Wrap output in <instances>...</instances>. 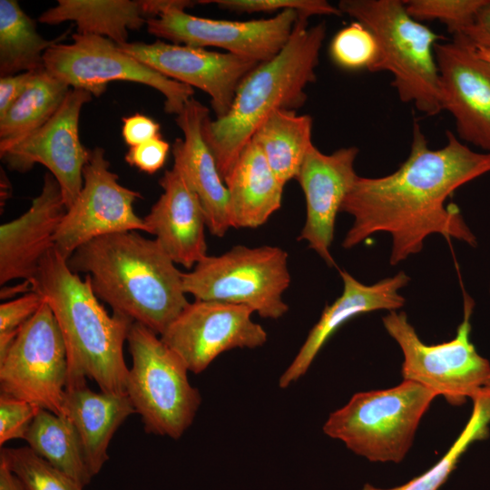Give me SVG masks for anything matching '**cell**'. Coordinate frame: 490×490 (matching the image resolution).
<instances>
[{
	"instance_id": "ac0fdd59",
	"label": "cell",
	"mask_w": 490,
	"mask_h": 490,
	"mask_svg": "<svg viewBox=\"0 0 490 490\" xmlns=\"http://www.w3.org/2000/svg\"><path fill=\"white\" fill-rule=\"evenodd\" d=\"M358 152L350 146L326 154L312 144L296 178L306 200V221L298 240L307 241L329 267L336 266L330 253L336 218L358 178Z\"/></svg>"
},
{
	"instance_id": "7a4b0ae2",
	"label": "cell",
	"mask_w": 490,
	"mask_h": 490,
	"mask_svg": "<svg viewBox=\"0 0 490 490\" xmlns=\"http://www.w3.org/2000/svg\"><path fill=\"white\" fill-rule=\"evenodd\" d=\"M85 273L98 299L162 335L188 305L182 272L156 240L137 231L103 235L83 244L67 260Z\"/></svg>"
},
{
	"instance_id": "f1b7e54d",
	"label": "cell",
	"mask_w": 490,
	"mask_h": 490,
	"mask_svg": "<svg viewBox=\"0 0 490 490\" xmlns=\"http://www.w3.org/2000/svg\"><path fill=\"white\" fill-rule=\"evenodd\" d=\"M67 33L44 39L36 30L35 21L15 0L0 1V75H15L44 67L45 52L61 43Z\"/></svg>"
},
{
	"instance_id": "3957f363",
	"label": "cell",
	"mask_w": 490,
	"mask_h": 490,
	"mask_svg": "<svg viewBox=\"0 0 490 490\" xmlns=\"http://www.w3.org/2000/svg\"><path fill=\"white\" fill-rule=\"evenodd\" d=\"M31 290L51 308L62 332L67 356L66 387L93 379L100 390L126 394L129 368L123 344L133 321L104 309L90 279L74 273L54 248L40 262Z\"/></svg>"
},
{
	"instance_id": "30bf717a",
	"label": "cell",
	"mask_w": 490,
	"mask_h": 490,
	"mask_svg": "<svg viewBox=\"0 0 490 490\" xmlns=\"http://www.w3.org/2000/svg\"><path fill=\"white\" fill-rule=\"evenodd\" d=\"M70 44L58 43L44 54V68L73 89L101 96L109 83L126 81L150 86L165 98L166 113L180 114L193 88L170 79L120 49L113 41L74 33Z\"/></svg>"
},
{
	"instance_id": "d6a6232c",
	"label": "cell",
	"mask_w": 490,
	"mask_h": 490,
	"mask_svg": "<svg viewBox=\"0 0 490 490\" xmlns=\"http://www.w3.org/2000/svg\"><path fill=\"white\" fill-rule=\"evenodd\" d=\"M488 0H407L409 15L416 21L438 20L453 35L472 23Z\"/></svg>"
},
{
	"instance_id": "8fae6325",
	"label": "cell",
	"mask_w": 490,
	"mask_h": 490,
	"mask_svg": "<svg viewBox=\"0 0 490 490\" xmlns=\"http://www.w3.org/2000/svg\"><path fill=\"white\" fill-rule=\"evenodd\" d=\"M67 356L54 315L44 300L0 358V391L66 416Z\"/></svg>"
},
{
	"instance_id": "d590c367",
	"label": "cell",
	"mask_w": 490,
	"mask_h": 490,
	"mask_svg": "<svg viewBox=\"0 0 490 490\" xmlns=\"http://www.w3.org/2000/svg\"><path fill=\"white\" fill-rule=\"evenodd\" d=\"M41 408L24 399L0 395V445L11 439H24Z\"/></svg>"
},
{
	"instance_id": "d4e9b609",
	"label": "cell",
	"mask_w": 490,
	"mask_h": 490,
	"mask_svg": "<svg viewBox=\"0 0 490 490\" xmlns=\"http://www.w3.org/2000/svg\"><path fill=\"white\" fill-rule=\"evenodd\" d=\"M42 24L56 25L71 21L76 33L103 36L118 45L128 43L129 30L146 24L140 1L58 0L38 17Z\"/></svg>"
},
{
	"instance_id": "74e56055",
	"label": "cell",
	"mask_w": 490,
	"mask_h": 490,
	"mask_svg": "<svg viewBox=\"0 0 490 490\" xmlns=\"http://www.w3.org/2000/svg\"><path fill=\"white\" fill-rule=\"evenodd\" d=\"M122 136L128 146L133 147L161 136L160 124L149 116L134 113L122 118Z\"/></svg>"
},
{
	"instance_id": "8d00e7d4",
	"label": "cell",
	"mask_w": 490,
	"mask_h": 490,
	"mask_svg": "<svg viewBox=\"0 0 490 490\" xmlns=\"http://www.w3.org/2000/svg\"><path fill=\"white\" fill-rule=\"evenodd\" d=\"M170 144L162 138V135L139 145L130 147L125 154V162L139 171L153 174L162 168L168 153Z\"/></svg>"
},
{
	"instance_id": "4dcf8cb0",
	"label": "cell",
	"mask_w": 490,
	"mask_h": 490,
	"mask_svg": "<svg viewBox=\"0 0 490 490\" xmlns=\"http://www.w3.org/2000/svg\"><path fill=\"white\" fill-rule=\"evenodd\" d=\"M3 459L24 490H83L70 476L54 467L29 446L2 448Z\"/></svg>"
},
{
	"instance_id": "8992f818",
	"label": "cell",
	"mask_w": 490,
	"mask_h": 490,
	"mask_svg": "<svg viewBox=\"0 0 490 490\" xmlns=\"http://www.w3.org/2000/svg\"><path fill=\"white\" fill-rule=\"evenodd\" d=\"M436 397L433 390L409 380L387 389L358 392L329 415L323 431L369 461L399 463Z\"/></svg>"
},
{
	"instance_id": "1f68e13d",
	"label": "cell",
	"mask_w": 490,
	"mask_h": 490,
	"mask_svg": "<svg viewBox=\"0 0 490 490\" xmlns=\"http://www.w3.org/2000/svg\"><path fill=\"white\" fill-rule=\"evenodd\" d=\"M329 54L333 62L343 69L369 71L377 60L378 46L369 29L355 21L335 34Z\"/></svg>"
},
{
	"instance_id": "4fadbf2b",
	"label": "cell",
	"mask_w": 490,
	"mask_h": 490,
	"mask_svg": "<svg viewBox=\"0 0 490 490\" xmlns=\"http://www.w3.org/2000/svg\"><path fill=\"white\" fill-rule=\"evenodd\" d=\"M299 13L288 9L267 19L230 21L191 15L171 10L148 18L147 31L172 44L204 48L219 47L239 56L264 63L278 54L295 28Z\"/></svg>"
},
{
	"instance_id": "7bdbcfd3",
	"label": "cell",
	"mask_w": 490,
	"mask_h": 490,
	"mask_svg": "<svg viewBox=\"0 0 490 490\" xmlns=\"http://www.w3.org/2000/svg\"><path fill=\"white\" fill-rule=\"evenodd\" d=\"M475 49L478 56H480L482 59H484L485 61L490 64V50L489 49L480 47V46H475Z\"/></svg>"
},
{
	"instance_id": "44dd1931",
	"label": "cell",
	"mask_w": 490,
	"mask_h": 490,
	"mask_svg": "<svg viewBox=\"0 0 490 490\" xmlns=\"http://www.w3.org/2000/svg\"><path fill=\"white\" fill-rule=\"evenodd\" d=\"M339 274L343 280L342 294L325 307L298 354L280 375L279 387L286 388L303 377L329 338L347 321L372 311H397L406 303L399 290L407 285L410 278L402 270L372 285L359 282L346 270H339Z\"/></svg>"
},
{
	"instance_id": "e575fe53",
	"label": "cell",
	"mask_w": 490,
	"mask_h": 490,
	"mask_svg": "<svg viewBox=\"0 0 490 490\" xmlns=\"http://www.w3.org/2000/svg\"><path fill=\"white\" fill-rule=\"evenodd\" d=\"M44 299L35 291L0 305V358L13 344L22 327L35 314Z\"/></svg>"
},
{
	"instance_id": "e0dca14e",
	"label": "cell",
	"mask_w": 490,
	"mask_h": 490,
	"mask_svg": "<svg viewBox=\"0 0 490 490\" xmlns=\"http://www.w3.org/2000/svg\"><path fill=\"white\" fill-rule=\"evenodd\" d=\"M442 111L455 119L458 137L490 152V64L462 34L437 43Z\"/></svg>"
},
{
	"instance_id": "f35d334b",
	"label": "cell",
	"mask_w": 490,
	"mask_h": 490,
	"mask_svg": "<svg viewBox=\"0 0 490 490\" xmlns=\"http://www.w3.org/2000/svg\"><path fill=\"white\" fill-rule=\"evenodd\" d=\"M34 74V71L24 72L0 78V117L4 116L23 94Z\"/></svg>"
},
{
	"instance_id": "5b68a950",
	"label": "cell",
	"mask_w": 490,
	"mask_h": 490,
	"mask_svg": "<svg viewBox=\"0 0 490 490\" xmlns=\"http://www.w3.org/2000/svg\"><path fill=\"white\" fill-rule=\"evenodd\" d=\"M374 34L378 54L369 72H389L403 103L434 116L442 111L435 46L444 35L416 21L401 0H341L338 5Z\"/></svg>"
},
{
	"instance_id": "7402d4cb",
	"label": "cell",
	"mask_w": 490,
	"mask_h": 490,
	"mask_svg": "<svg viewBox=\"0 0 490 490\" xmlns=\"http://www.w3.org/2000/svg\"><path fill=\"white\" fill-rule=\"evenodd\" d=\"M159 184L162 193L143 218L148 233L175 264L193 269L208 256L202 207L176 167L166 170Z\"/></svg>"
},
{
	"instance_id": "f546056e",
	"label": "cell",
	"mask_w": 490,
	"mask_h": 490,
	"mask_svg": "<svg viewBox=\"0 0 490 490\" xmlns=\"http://www.w3.org/2000/svg\"><path fill=\"white\" fill-rule=\"evenodd\" d=\"M474 401L472 415L452 446L432 467L422 475L407 483L382 489L371 485H365L363 490H438L448 479L456 467L461 456L475 440L484 439L488 436L490 423V387L478 395Z\"/></svg>"
},
{
	"instance_id": "83f0119b",
	"label": "cell",
	"mask_w": 490,
	"mask_h": 490,
	"mask_svg": "<svg viewBox=\"0 0 490 490\" xmlns=\"http://www.w3.org/2000/svg\"><path fill=\"white\" fill-rule=\"evenodd\" d=\"M24 440L28 446L83 488L92 478L78 432L67 416L40 409Z\"/></svg>"
},
{
	"instance_id": "836d02e7",
	"label": "cell",
	"mask_w": 490,
	"mask_h": 490,
	"mask_svg": "<svg viewBox=\"0 0 490 490\" xmlns=\"http://www.w3.org/2000/svg\"><path fill=\"white\" fill-rule=\"evenodd\" d=\"M199 4H216L220 8L236 13L280 12L288 9L299 13V18L311 15H342L338 6L325 0H202Z\"/></svg>"
},
{
	"instance_id": "7c38bea8",
	"label": "cell",
	"mask_w": 490,
	"mask_h": 490,
	"mask_svg": "<svg viewBox=\"0 0 490 490\" xmlns=\"http://www.w3.org/2000/svg\"><path fill=\"white\" fill-rule=\"evenodd\" d=\"M118 178L110 171L104 149L90 150L83 171V188L54 236V249L64 260L83 244L103 235L132 230L148 232L143 219L133 210L141 193L120 184Z\"/></svg>"
},
{
	"instance_id": "ffe728a7",
	"label": "cell",
	"mask_w": 490,
	"mask_h": 490,
	"mask_svg": "<svg viewBox=\"0 0 490 490\" xmlns=\"http://www.w3.org/2000/svg\"><path fill=\"white\" fill-rule=\"evenodd\" d=\"M209 109L190 99L176 116V123L183 138L172 145L174 164L184 176L199 199L209 231L219 238L232 228L228 188L217 167L214 156L201 131Z\"/></svg>"
},
{
	"instance_id": "6da1fadb",
	"label": "cell",
	"mask_w": 490,
	"mask_h": 490,
	"mask_svg": "<svg viewBox=\"0 0 490 490\" xmlns=\"http://www.w3.org/2000/svg\"><path fill=\"white\" fill-rule=\"evenodd\" d=\"M439 149L429 147L419 123L412 129L410 152L394 172L358 176L340 211L353 218L342 241L351 249L378 232L391 235L389 262L395 266L420 252L434 233L476 245L456 204L446 201L464 184L490 172V152H477L451 132Z\"/></svg>"
},
{
	"instance_id": "5bb4252c",
	"label": "cell",
	"mask_w": 490,
	"mask_h": 490,
	"mask_svg": "<svg viewBox=\"0 0 490 490\" xmlns=\"http://www.w3.org/2000/svg\"><path fill=\"white\" fill-rule=\"evenodd\" d=\"M250 308L214 300L195 299L160 335L183 360L189 371H204L221 353L256 348L268 339L266 330L252 320Z\"/></svg>"
},
{
	"instance_id": "cb8c5ba5",
	"label": "cell",
	"mask_w": 490,
	"mask_h": 490,
	"mask_svg": "<svg viewBox=\"0 0 490 490\" xmlns=\"http://www.w3.org/2000/svg\"><path fill=\"white\" fill-rule=\"evenodd\" d=\"M224 181L230 195L232 228H258L281 207L284 186L252 139Z\"/></svg>"
},
{
	"instance_id": "d6986e66",
	"label": "cell",
	"mask_w": 490,
	"mask_h": 490,
	"mask_svg": "<svg viewBox=\"0 0 490 490\" xmlns=\"http://www.w3.org/2000/svg\"><path fill=\"white\" fill-rule=\"evenodd\" d=\"M67 211L59 183L46 172L40 194L20 217L0 227V284L21 279L31 281Z\"/></svg>"
},
{
	"instance_id": "ee69618b",
	"label": "cell",
	"mask_w": 490,
	"mask_h": 490,
	"mask_svg": "<svg viewBox=\"0 0 490 490\" xmlns=\"http://www.w3.org/2000/svg\"><path fill=\"white\" fill-rule=\"evenodd\" d=\"M489 292H490V288H489Z\"/></svg>"
},
{
	"instance_id": "b9f144b4",
	"label": "cell",
	"mask_w": 490,
	"mask_h": 490,
	"mask_svg": "<svg viewBox=\"0 0 490 490\" xmlns=\"http://www.w3.org/2000/svg\"><path fill=\"white\" fill-rule=\"evenodd\" d=\"M0 490H24L19 479L0 458Z\"/></svg>"
},
{
	"instance_id": "277c9868",
	"label": "cell",
	"mask_w": 490,
	"mask_h": 490,
	"mask_svg": "<svg viewBox=\"0 0 490 490\" xmlns=\"http://www.w3.org/2000/svg\"><path fill=\"white\" fill-rule=\"evenodd\" d=\"M325 22L309 26L298 18L288 43L272 59L260 63L238 86L228 113L201 126L223 178L230 174L258 128L279 110H294L307 101L306 87L317 79L316 68L326 37Z\"/></svg>"
},
{
	"instance_id": "60d3db41",
	"label": "cell",
	"mask_w": 490,
	"mask_h": 490,
	"mask_svg": "<svg viewBox=\"0 0 490 490\" xmlns=\"http://www.w3.org/2000/svg\"><path fill=\"white\" fill-rule=\"evenodd\" d=\"M142 15L146 19L160 16L171 10H185L198 2L189 0H139Z\"/></svg>"
},
{
	"instance_id": "9c48e42d",
	"label": "cell",
	"mask_w": 490,
	"mask_h": 490,
	"mask_svg": "<svg viewBox=\"0 0 490 490\" xmlns=\"http://www.w3.org/2000/svg\"><path fill=\"white\" fill-rule=\"evenodd\" d=\"M463 299L464 318L456 337L439 344L424 343L403 311H390L382 318L387 332L403 352L404 380L442 395L452 406L475 399L490 387V362L477 353L470 340L475 302L466 291Z\"/></svg>"
},
{
	"instance_id": "603a6c76",
	"label": "cell",
	"mask_w": 490,
	"mask_h": 490,
	"mask_svg": "<svg viewBox=\"0 0 490 490\" xmlns=\"http://www.w3.org/2000/svg\"><path fill=\"white\" fill-rule=\"evenodd\" d=\"M65 415L80 436L87 466L97 475L109 456V443L125 419L136 413L127 394L94 392L86 383L65 387Z\"/></svg>"
},
{
	"instance_id": "ab89813d",
	"label": "cell",
	"mask_w": 490,
	"mask_h": 490,
	"mask_svg": "<svg viewBox=\"0 0 490 490\" xmlns=\"http://www.w3.org/2000/svg\"><path fill=\"white\" fill-rule=\"evenodd\" d=\"M469 43L490 50V0L461 33Z\"/></svg>"
},
{
	"instance_id": "9a60e30c",
	"label": "cell",
	"mask_w": 490,
	"mask_h": 490,
	"mask_svg": "<svg viewBox=\"0 0 490 490\" xmlns=\"http://www.w3.org/2000/svg\"><path fill=\"white\" fill-rule=\"evenodd\" d=\"M92 98L84 90L71 88L44 126L1 154L15 172H26L36 163L45 166L59 183L67 210L83 188V171L90 155L79 137V118L82 108Z\"/></svg>"
},
{
	"instance_id": "2e32d148",
	"label": "cell",
	"mask_w": 490,
	"mask_h": 490,
	"mask_svg": "<svg viewBox=\"0 0 490 490\" xmlns=\"http://www.w3.org/2000/svg\"><path fill=\"white\" fill-rule=\"evenodd\" d=\"M164 76L206 93L216 118L225 115L243 78L260 63L230 53L157 40L118 45Z\"/></svg>"
},
{
	"instance_id": "52a82bcc",
	"label": "cell",
	"mask_w": 490,
	"mask_h": 490,
	"mask_svg": "<svg viewBox=\"0 0 490 490\" xmlns=\"http://www.w3.org/2000/svg\"><path fill=\"white\" fill-rule=\"evenodd\" d=\"M127 342L132 357L126 394L149 434L179 439L192 424L201 393L188 379L180 356L158 334L138 322Z\"/></svg>"
},
{
	"instance_id": "4316f807",
	"label": "cell",
	"mask_w": 490,
	"mask_h": 490,
	"mask_svg": "<svg viewBox=\"0 0 490 490\" xmlns=\"http://www.w3.org/2000/svg\"><path fill=\"white\" fill-rule=\"evenodd\" d=\"M71 87L44 67L34 71L27 88L0 117V155L42 126L58 111Z\"/></svg>"
},
{
	"instance_id": "484cf974",
	"label": "cell",
	"mask_w": 490,
	"mask_h": 490,
	"mask_svg": "<svg viewBox=\"0 0 490 490\" xmlns=\"http://www.w3.org/2000/svg\"><path fill=\"white\" fill-rule=\"evenodd\" d=\"M312 124V118L308 114H298L294 110H279L263 122L251 138L283 186L299 175L306 154L313 144Z\"/></svg>"
},
{
	"instance_id": "ba28073f",
	"label": "cell",
	"mask_w": 490,
	"mask_h": 490,
	"mask_svg": "<svg viewBox=\"0 0 490 490\" xmlns=\"http://www.w3.org/2000/svg\"><path fill=\"white\" fill-rule=\"evenodd\" d=\"M289 283L288 253L269 245H236L221 255L206 256L182 273L183 289L195 299L243 305L271 319L288 312L282 296Z\"/></svg>"
}]
</instances>
